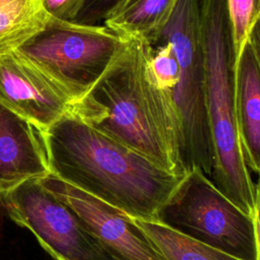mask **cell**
I'll list each match as a JSON object with an SVG mask.
<instances>
[{"instance_id": "cell-8", "label": "cell", "mask_w": 260, "mask_h": 260, "mask_svg": "<svg viewBox=\"0 0 260 260\" xmlns=\"http://www.w3.org/2000/svg\"><path fill=\"white\" fill-rule=\"evenodd\" d=\"M42 185L81 219L113 260H165L134 218L52 174Z\"/></svg>"}, {"instance_id": "cell-9", "label": "cell", "mask_w": 260, "mask_h": 260, "mask_svg": "<svg viewBox=\"0 0 260 260\" xmlns=\"http://www.w3.org/2000/svg\"><path fill=\"white\" fill-rule=\"evenodd\" d=\"M0 102L42 132L73 112L71 102L16 51L0 58Z\"/></svg>"}, {"instance_id": "cell-4", "label": "cell", "mask_w": 260, "mask_h": 260, "mask_svg": "<svg viewBox=\"0 0 260 260\" xmlns=\"http://www.w3.org/2000/svg\"><path fill=\"white\" fill-rule=\"evenodd\" d=\"M170 42L180 76L173 92L180 127V155L187 173L201 170L211 177L213 155L208 124L205 69L200 34V0H178L166 25L149 42Z\"/></svg>"}, {"instance_id": "cell-6", "label": "cell", "mask_w": 260, "mask_h": 260, "mask_svg": "<svg viewBox=\"0 0 260 260\" xmlns=\"http://www.w3.org/2000/svg\"><path fill=\"white\" fill-rule=\"evenodd\" d=\"M156 220L241 260H256L253 217L199 169L188 171Z\"/></svg>"}, {"instance_id": "cell-19", "label": "cell", "mask_w": 260, "mask_h": 260, "mask_svg": "<svg viewBox=\"0 0 260 260\" xmlns=\"http://www.w3.org/2000/svg\"><path fill=\"white\" fill-rule=\"evenodd\" d=\"M255 205L253 212V223H254V235H255V243H256V251L257 258L256 260H260V176L258 178L257 183L255 184Z\"/></svg>"}, {"instance_id": "cell-15", "label": "cell", "mask_w": 260, "mask_h": 260, "mask_svg": "<svg viewBox=\"0 0 260 260\" xmlns=\"http://www.w3.org/2000/svg\"><path fill=\"white\" fill-rule=\"evenodd\" d=\"M152 46L147 61L148 74L161 91L172 94L179 81L180 68L173 45L161 41Z\"/></svg>"}, {"instance_id": "cell-13", "label": "cell", "mask_w": 260, "mask_h": 260, "mask_svg": "<svg viewBox=\"0 0 260 260\" xmlns=\"http://www.w3.org/2000/svg\"><path fill=\"white\" fill-rule=\"evenodd\" d=\"M49 18L43 0H0V58L42 31Z\"/></svg>"}, {"instance_id": "cell-5", "label": "cell", "mask_w": 260, "mask_h": 260, "mask_svg": "<svg viewBox=\"0 0 260 260\" xmlns=\"http://www.w3.org/2000/svg\"><path fill=\"white\" fill-rule=\"evenodd\" d=\"M124 41L105 25H84L50 16L46 27L16 52L47 77L74 109L108 69Z\"/></svg>"}, {"instance_id": "cell-11", "label": "cell", "mask_w": 260, "mask_h": 260, "mask_svg": "<svg viewBox=\"0 0 260 260\" xmlns=\"http://www.w3.org/2000/svg\"><path fill=\"white\" fill-rule=\"evenodd\" d=\"M235 113L246 164L260 176V71L248 42L236 64Z\"/></svg>"}, {"instance_id": "cell-2", "label": "cell", "mask_w": 260, "mask_h": 260, "mask_svg": "<svg viewBox=\"0 0 260 260\" xmlns=\"http://www.w3.org/2000/svg\"><path fill=\"white\" fill-rule=\"evenodd\" d=\"M151 50L142 38L126 39L72 114L161 169L184 176L173 95L158 89L148 74Z\"/></svg>"}, {"instance_id": "cell-1", "label": "cell", "mask_w": 260, "mask_h": 260, "mask_svg": "<svg viewBox=\"0 0 260 260\" xmlns=\"http://www.w3.org/2000/svg\"><path fill=\"white\" fill-rule=\"evenodd\" d=\"M50 174L125 212L156 220L184 176L68 114L43 132Z\"/></svg>"}, {"instance_id": "cell-10", "label": "cell", "mask_w": 260, "mask_h": 260, "mask_svg": "<svg viewBox=\"0 0 260 260\" xmlns=\"http://www.w3.org/2000/svg\"><path fill=\"white\" fill-rule=\"evenodd\" d=\"M49 174L43 132L0 102V199Z\"/></svg>"}, {"instance_id": "cell-18", "label": "cell", "mask_w": 260, "mask_h": 260, "mask_svg": "<svg viewBox=\"0 0 260 260\" xmlns=\"http://www.w3.org/2000/svg\"><path fill=\"white\" fill-rule=\"evenodd\" d=\"M84 0H43L45 9L53 18L73 22Z\"/></svg>"}, {"instance_id": "cell-7", "label": "cell", "mask_w": 260, "mask_h": 260, "mask_svg": "<svg viewBox=\"0 0 260 260\" xmlns=\"http://www.w3.org/2000/svg\"><path fill=\"white\" fill-rule=\"evenodd\" d=\"M29 180L3 195L0 207L29 230L55 260H113L78 215L41 181Z\"/></svg>"}, {"instance_id": "cell-17", "label": "cell", "mask_w": 260, "mask_h": 260, "mask_svg": "<svg viewBox=\"0 0 260 260\" xmlns=\"http://www.w3.org/2000/svg\"><path fill=\"white\" fill-rule=\"evenodd\" d=\"M128 0H84L73 22L84 25H99Z\"/></svg>"}, {"instance_id": "cell-16", "label": "cell", "mask_w": 260, "mask_h": 260, "mask_svg": "<svg viewBox=\"0 0 260 260\" xmlns=\"http://www.w3.org/2000/svg\"><path fill=\"white\" fill-rule=\"evenodd\" d=\"M226 7L238 61L253 26L260 17V0H226Z\"/></svg>"}, {"instance_id": "cell-12", "label": "cell", "mask_w": 260, "mask_h": 260, "mask_svg": "<svg viewBox=\"0 0 260 260\" xmlns=\"http://www.w3.org/2000/svg\"><path fill=\"white\" fill-rule=\"evenodd\" d=\"M178 0H128L104 25L120 38H142L148 43L169 21Z\"/></svg>"}, {"instance_id": "cell-20", "label": "cell", "mask_w": 260, "mask_h": 260, "mask_svg": "<svg viewBox=\"0 0 260 260\" xmlns=\"http://www.w3.org/2000/svg\"><path fill=\"white\" fill-rule=\"evenodd\" d=\"M248 44L250 45L252 52L255 56L256 62L258 64L259 67V71H260V17L258 18L257 22L255 23V25L253 26L249 39H248Z\"/></svg>"}, {"instance_id": "cell-3", "label": "cell", "mask_w": 260, "mask_h": 260, "mask_svg": "<svg viewBox=\"0 0 260 260\" xmlns=\"http://www.w3.org/2000/svg\"><path fill=\"white\" fill-rule=\"evenodd\" d=\"M200 34L213 155L211 181L252 216L256 187L244 157L236 123L237 60L226 0H200Z\"/></svg>"}, {"instance_id": "cell-14", "label": "cell", "mask_w": 260, "mask_h": 260, "mask_svg": "<svg viewBox=\"0 0 260 260\" xmlns=\"http://www.w3.org/2000/svg\"><path fill=\"white\" fill-rule=\"evenodd\" d=\"M135 221L165 260H241L157 220Z\"/></svg>"}]
</instances>
